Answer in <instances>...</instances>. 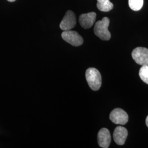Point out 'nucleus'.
I'll return each instance as SVG.
<instances>
[{"instance_id":"nucleus-1","label":"nucleus","mask_w":148,"mask_h":148,"mask_svg":"<svg viewBox=\"0 0 148 148\" xmlns=\"http://www.w3.org/2000/svg\"><path fill=\"white\" fill-rule=\"evenodd\" d=\"M109 24L110 20L107 17L103 18L101 21H99L95 23L94 32L101 40L108 41L111 38V34L108 30Z\"/></svg>"},{"instance_id":"nucleus-2","label":"nucleus","mask_w":148,"mask_h":148,"mask_svg":"<svg viewBox=\"0 0 148 148\" xmlns=\"http://www.w3.org/2000/svg\"><path fill=\"white\" fill-rule=\"evenodd\" d=\"M86 79L91 90H98L101 85V76L99 71L94 68H90L86 71Z\"/></svg>"},{"instance_id":"nucleus-3","label":"nucleus","mask_w":148,"mask_h":148,"mask_svg":"<svg viewBox=\"0 0 148 148\" xmlns=\"http://www.w3.org/2000/svg\"><path fill=\"white\" fill-rule=\"evenodd\" d=\"M62 37L65 41L69 43L71 45L77 47L82 45L84 43V39L78 32L75 31H64L62 34Z\"/></svg>"},{"instance_id":"nucleus-4","label":"nucleus","mask_w":148,"mask_h":148,"mask_svg":"<svg viewBox=\"0 0 148 148\" xmlns=\"http://www.w3.org/2000/svg\"><path fill=\"white\" fill-rule=\"evenodd\" d=\"M132 57L135 62L140 65H148V49L145 47L136 48L133 49Z\"/></svg>"},{"instance_id":"nucleus-5","label":"nucleus","mask_w":148,"mask_h":148,"mask_svg":"<svg viewBox=\"0 0 148 148\" xmlns=\"http://www.w3.org/2000/svg\"><path fill=\"white\" fill-rule=\"evenodd\" d=\"M109 118L111 121L116 125H124L128 121L127 112L120 108H116L111 111Z\"/></svg>"},{"instance_id":"nucleus-6","label":"nucleus","mask_w":148,"mask_h":148,"mask_svg":"<svg viewBox=\"0 0 148 148\" xmlns=\"http://www.w3.org/2000/svg\"><path fill=\"white\" fill-rule=\"evenodd\" d=\"M76 24V18L73 11H67L60 24V28L63 31L70 30Z\"/></svg>"},{"instance_id":"nucleus-7","label":"nucleus","mask_w":148,"mask_h":148,"mask_svg":"<svg viewBox=\"0 0 148 148\" xmlns=\"http://www.w3.org/2000/svg\"><path fill=\"white\" fill-rule=\"evenodd\" d=\"M96 16V13L93 12L80 15L79 20L80 25L85 29L91 27L95 22Z\"/></svg>"},{"instance_id":"nucleus-8","label":"nucleus","mask_w":148,"mask_h":148,"mask_svg":"<svg viewBox=\"0 0 148 148\" xmlns=\"http://www.w3.org/2000/svg\"><path fill=\"white\" fill-rule=\"evenodd\" d=\"M111 140V134L109 131L106 128H101L98 133V143L99 145L101 148H109Z\"/></svg>"},{"instance_id":"nucleus-9","label":"nucleus","mask_w":148,"mask_h":148,"mask_svg":"<svg viewBox=\"0 0 148 148\" xmlns=\"http://www.w3.org/2000/svg\"><path fill=\"white\" fill-rule=\"evenodd\" d=\"M128 136V131L125 127L122 126H117L115 129L113 133V138L115 142L117 145H123Z\"/></svg>"},{"instance_id":"nucleus-10","label":"nucleus","mask_w":148,"mask_h":148,"mask_svg":"<svg viewBox=\"0 0 148 148\" xmlns=\"http://www.w3.org/2000/svg\"><path fill=\"white\" fill-rule=\"evenodd\" d=\"M97 7L99 11L108 12L113 9L114 5L110 0H97Z\"/></svg>"},{"instance_id":"nucleus-11","label":"nucleus","mask_w":148,"mask_h":148,"mask_svg":"<svg viewBox=\"0 0 148 148\" xmlns=\"http://www.w3.org/2000/svg\"><path fill=\"white\" fill-rule=\"evenodd\" d=\"M144 0H128V4L130 8L133 11L140 10L142 8Z\"/></svg>"},{"instance_id":"nucleus-12","label":"nucleus","mask_w":148,"mask_h":148,"mask_svg":"<svg viewBox=\"0 0 148 148\" xmlns=\"http://www.w3.org/2000/svg\"><path fill=\"white\" fill-rule=\"evenodd\" d=\"M139 75L145 84H148V65H143L139 70Z\"/></svg>"},{"instance_id":"nucleus-13","label":"nucleus","mask_w":148,"mask_h":148,"mask_svg":"<svg viewBox=\"0 0 148 148\" xmlns=\"http://www.w3.org/2000/svg\"><path fill=\"white\" fill-rule=\"evenodd\" d=\"M146 125H147V126L148 127V116L147 117V119H146Z\"/></svg>"},{"instance_id":"nucleus-14","label":"nucleus","mask_w":148,"mask_h":148,"mask_svg":"<svg viewBox=\"0 0 148 148\" xmlns=\"http://www.w3.org/2000/svg\"><path fill=\"white\" fill-rule=\"evenodd\" d=\"M7 1H9V2H13L16 1V0H7Z\"/></svg>"}]
</instances>
